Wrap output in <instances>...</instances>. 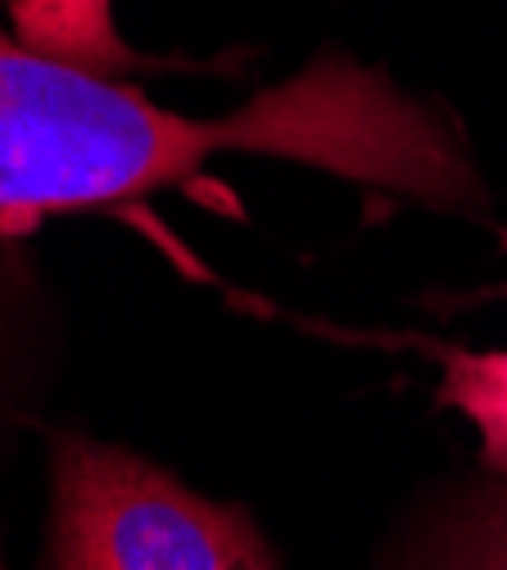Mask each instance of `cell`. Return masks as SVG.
<instances>
[{
	"mask_svg": "<svg viewBox=\"0 0 507 570\" xmlns=\"http://www.w3.org/2000/svg\"><path fill=\"white\" fill-rule=\"evenodd\" d=\"M445 376L435 390V403L462 412L480 435V462L507 475V348L471 353L435 344Z\"/></svg>",
	"mask_w": 507,
	"mask_h": 570,
	"instance_id": "cell-4",
	"label": "cell"
},
{
	"mask_svg": "<svg viewBox=\"0 0 507 570\" xmlns=\"http://www.w3.org/2000/svg\"><path fill=\"white\" fill-rule=\"evenodd\" d=\"M55 570H276L245 508L82 435L55 440Z\"/></svg>",
	"mask_w": 507,
	"mask_h": 570,
	"instance_id": "cell-2",
	"label": "cell"
},
{
	"mask_svg": "<svg viewBox=\"0 0 507 570\" xmlns=\"http://www.w3.org/2000/svg\"><path fill=\"white\" fill-rule=\"evenodd\" d=\"M217 155L309 164L430 208L485 204L454 122L349 55L313 59L232 114L191 118L0 28V236L177 190Z\"/></svg>",
	"mask_w": 507,
	"mask_h": 570,
	"instance_id": "cell-1",
	"label": "cell"
},
{
	"mask_svg": "<svg viewBox=\"0 0 507 570\" xmlns=\"http://www.w3.org/2000/svg\"><path fill=\"white\" fill-rule=\"evenodd\" d=\"M14 37L41 55L91 68V73H136L140 55L114 28V0H10Z\"/></svg>",
	"mask_w": 507,
	"mask_h": 570,
	"instance_id": "cell-3",
	"label": "cell"
},
{
	"mask_svg": "<svg viewBox=\"0 0 507 570\" xmlns=\"http://www.w3.org/2000/svg\"><path fill=\"white\" fill-rule=\"evenodd\" d=\"M503 245H507V236H503ZM503 295H507V291H503Z\"/></svg>",
	"mask_w": 507,
	"mask_h": 570,
	"instance_id": "cell-6",
	"label": "cell"
},
{
	"mask_svg": "<svg viewBox=\"0 0 507 570\" xmlns=\"http://www.w3.org/2000/svg\"><path fill=\"white\" fill-rule=\"evenodd\" d=\"M449 570H507V493L476 508L449 552Z\"/></svg>",
	"mask_w": 507,
	"mask_h": 570,
	"instance_id": "cell-5",
	"label": "cell"
}]
</instances>
